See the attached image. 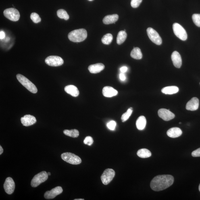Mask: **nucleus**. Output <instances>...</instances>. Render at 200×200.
Masks as SVG:
<instances>
[{
	"label": "nucleus",
	"mask_w": 200,
	"mask_h": 200,
	"mask_svg": "<svg viewBox=\"0 0 200 200\" xmlns=\"http://www.w3.org/2000/svg\"><path fill=\"white\" fill-rule=\"evenodd\" d=\"M88 1H93V0H88Z\"/></svg>",
	"instance_id": "45"
},
{
	"label": "nucleus",
	"mask_w": 200,
	"mask_h": 200,
	"mask_svg": "<svg viewBox=\"0 0 200 200\" xmlns=\"http://www.w3.org/2000/svg\"><path fill=\"white\" fill-rule=\"evenodd\" d=\"M128 70L127 67L126 66H123L120 69V71L121 73H124L126 72Z\"/></svg>",
	"instance_id": "37"
},
{
	"label": "nucleus",
	"mask_w": 200,
	"mask_h": 200,
	"mask_svg": "<svg viewBox=\"0 0 200 200\" xmlns=\"http://www.w3.org/2000/svg\"><path fill=\"white\" fill-rule=\"evenodd\" d=\"M102 93L106 97L111 98L118 95V92L110 86H105L102 90Z\"/></svg>",
	"instance_id": "17"
},
{
	"label": "nucleus",
	"mask_w": 200,
	"mask_h": 200,
	"mask_svg": "<svg viewBox=\"0 0 200 200\" xmlns=\"http://www.w3.org/2000/svg\"><path fill=\"white\" fill-rule=\"evenodd\" d=\"M192 18L196 25L200 27V14H194L192 15Z\"/></svg>",
	"instance_id": "32"
},
{
	"label": "nucleus",
	"mask_w": 200,
	"mask_h": 200,
	"mask_svg": "<svg viewBox=\"0 0 200 200\" xmlns=\"http://www.w3.org/2000/svg\"><path fill=\"white\" fill-rule=\"evenodd\" d=\"M182 132L180 128L174 127L170 129L167 132V135L170 138H176L182 135Z\"/></svg>",
	"instance_id": "19"
},
{
	"label": "nucleus",
	"mask_w": 200,
	"mask_h": 200,
	"mask_svg": "<svg viewBox=\"0 0 200 200\" xmlns=\"http://www.w3.org/2000/svg\"><path fill=\"white\" fill-rule=\"evenodd\" d=\"M161 91L162 93L166 95H172L177 93L179 91V88L176 86H168L163 88Z\"/></svg>",
	"instance_id": "23"
},
{
	"label": "nucleus",
	"mask_w": 200,
	"mask_h": 200,
	"mask_svg": "<svg viewBox=\"0 0 200 200\" xmlns=\"http://www.w3.org/2000/svg\"><path fill=\"white\" fill-rule=\"evenodd\" d=\"M65 91L72 97H77L80 94L79 90L76 86L73 85H69L65 88Z\"/></svg>",
	"instance_id": "20"
},
{
	"label": "nucleus",
	"mask_w": 200,
	"mask_h": 200,
	"mask_svg": "<svg viewBox=\"0 0 200 200\" xmlns=\"http://www.w3.org/2000/svg\"><path fill=\"white\" fill-rule=\"evenodd\" d=\"M116 125V122L115 121L111 120L107 123V126L109 129L111 130H115Z\"/></svg>",
	"instance_id": "35"
},
{
	"label": "nucleus",
	"mask_w": 200,
	"mask_h": 200,
	"mask_svg": "<svg viewBox=\"0 0 200 200\" xmlns=\"http://www.w3.org/2000/svg\"><path fill=\"white\" fill-rule=\"evenodd\" d=\"M46 64L51 66H58L63 64L64 61L61 57L57 56H50L46 58Z\"/></svg>",
	"instance_id": "10"
},
{
	"label": "nucleus",
	"mask_w": 200,
	"mask_h": 200,
	"mask_svg": "<svg viewBox=\"0 0 200 200\" xmlns=\"http://www.w3.org/2000/svg\"><path fill=\"white\" fill-rule=\"evenodd\" d=\"M147 33L150 40L153 43L157 45H161L162 43V39L158 33L153 29L149 28L147 29Z\"/></svg>",
	"instance_id": "9"
},
{
	"label": "nucleus",
	"mask_w": 200,
	"mask_h": 200,
	"mask_svg": "<svg viewBox=\"0 0 200 200\" xmlns=\"http://www.w3.org/2000/svg\"><path fill=\"white\" fill-rule=\"evenodd\" d=\"M105 66L102 63H98L91 65L88 67V70L92 74H97L103 70L105 68Z\"/></svg>",
	"instance_id": "18"
},
{
	"label": "nucleus",
	"mask_w": 200,
	"mask_h": 200,
	"mask_svg": "<svg viewBox=\"0 0 200 200\" xmlns=\"http://www.w3.org/2000/svg\"><path fill=\"white\" fill-rule=\"evenodd\" d=\"M5 36V32L3 31H1L0 32V39H4Z\"/></svg>",
	"instance_id": "39"
},
{
	"label": "nucleus",
	"mask_w": 200,
	"mask_h": 200,
	"mask_svg": "<svg viewBox=\"0 0 200 200\" xmlns=\"http://www.w3.org/2000/svg\"><path fill=\"white\" fill-rule=\"evenodd\" d=\"M48 175H51V173L48 172Z\"/></svg>",
	"instance_id": "43"
},
{
	"label": "nucleus",
	"mask_w": 200,
	"mask_h": 200,
	"mask_svg": "<svg viewBox=\"0 0 200 200\" xmlns=\"http://www.w3.org/2000/svg\"><path fill=\"white\" fill-rule=\"evenodd\" d=\"M21 122L23 125L28 126L35 124L36 120L35 117L30 115H25L21 118Z\"/></svg>",
	"instance_id": "14"
},
{
	"label": "nucleus",
	"mask_w": 200,
	"mask_h": 200,
	"mask_svg": "<svg viewBox=\"0 0 200 200\" xmlns=\"http://www.w3.org/2000/svg\"><path fill=\"white\" fill-rule=\"evenodd\" d=\"M84 199H75L74 200H84Z\"/></svg>",
	"instance_id": "42"
},
{
	"label": "nucleus",
	"mask_w": 200,
	"mask_h": 200,
	"mask_svg": "<svg viewBox=\"0 0 200 200\" xmlns=\"http://www.w3.org/2000/svg\"><path fill=\"white\" fill-rule=\"evenodd\" d=\"M48 175L45 171H42L34 176L31 182V185L33 187H36L39 184L47 180Z\"/></svg>",
	"instance_id": "5"
},
{
	"label": "nucleus",
	"mask_w": 200,
	"mask_h": 200,
	"mask_svg": "<svg viewBox=\"0 0 200 200\" xmlns=\"http://www.w3.org/2000/svg\"><path fill=\"white\" fill-rule=\"evenodd\" d=\"M173 30L175 35L180 40L184 41L187 39V34L185 30L178 23H175L173 24Z\"/></svg>",
	"instance_id": "6"
},
{
	"label": "nucleus",
	"mask_w": 200,
	"mask_h": 200,
	"mask_svg": "<svg viewBox=\"0 0 200 200\" xmlns=\"http://www.w3.org/2000/svg\"><path fill=\"white\" fill-rule=\"evenodd\" d=\"M3 150L2 148L1 147V146H0V155H1L2 153H3Z\"/></svg>",
	"instance_id": "40"
},
{
	"label": "nucleus",
	"mask_w": 200,
	"mask_h": 200,
	"mask_svg": "<svg viewBox=\"0 0 200 200\" xmlns=\"http://www.w3.org/2000/svg\"><path fill=\"white\" fill-rule=\"evenodd\" d=\"M115 171L111 169H107L104 171L101 176V180L102 183L107 185L111 182L115 176Z\"/></svg>",
	"instance_id": "8"
},
{
	"label": "nucleus",
	"mask_w": 200,
	"mask_h": 200,
	"mask_svg": "<svg viewBox=\"0 0 200 200\" xmlns=\"http://www.w3.org/2000/svg\"><path fill=\"white\" fill-rule=\"evenodd\" d=\"M3 14L5 17L11 21L16 22L20 20V13L17 9L14 8H10L5 9L3 11Z\"/></svg>",
	"instance_id": "7"
},
{
	"label": "nucleus",
	"mask_w": 200,
	"mask_h": 200,
	"mask_svg": "<svg viewBox=\"0 0 200 200\" xmlns=\"http://www.w3.org/2000/svg\"></svg>",
	"instance_id": "47"
},
{
	"label": "nucleus",
	"mask_w": 200,
	"mask_h": 200,
	"mask_svg": "<svg viewBox=\"0 0 200 200\" xmlns=\"http://www.w3.org/2000/svg\"><path fill=\"white\" fill-rule=\"evenodd\" d=\"M9 40H10V38H9V37H7V38L6 39V41H8Z\"/></svg>",
	"instance_id": "41"
},
{
	"label": "nucleus",
	"mask_w": 200,
	"mask_h": 200,
	"mask_svg": "<svg viewBox=\"0 0 200 200\" xmlns=\"http://www.w3.org/2000/svg\"><path fill=\"white\" fill-rule=\"evenodd\" d=\"M120 80L122 81H124L126 80V76H125L124 73H121L120 75Z\"/></svg>",
	"instance_id": "38"
},
{
	"label": "nucleus",
	"mask_w": 200,
	"mask_h": 200,
	"mask_svg": "<svg viewBox=\"0 0 200 200\" xmlns=\"http://www.w3.org/2000/svg\"><path fill=\"white\" fill-rule=\"evenodd\" d=\"M61 157L63 160L71 164L78 165L82 162L80 157L74 153L65 152L62 153Z\"/></svg>",
	"instance_id": "4"
},
{
	"label": "nucleus",
	"mask_w": 200,
	"mask_h": 200,
	"mask_svg": "<svg viewBox=\"0 0 200 200\" xmlns=\"http://www.w3.org/2000/svg\"><path fill=\"white\" fill-rule=\"evenodd\" d=\"M17 80L19 82L30 92L33 93H36L38 92L37 88L34 84L22 75L18 74L16 75Z\"/></svg>",
	"instance_id": "3"
},
{
	"label": "nucleus",
	"mask_w": 200,
	"mask_h": 200,
	"mask_svg": "<svg viewBox=\"0 0 200 200\" xmlns=\"http://www.w3.org/2000/svg\"><path fill=\"white\" fill-rule=\"evenodd\" d=\"M171 59L174 66L177 68H180L182 66V60L179 53L176 51L173 52L171 55Z\"/></svg>",
	"instance_id": "16"
},
{
	"label": "nucleus",
	"mask_w": 200,
	"mask_h": 200,
	"mask_svg": "<svg viewBox=\"0 0 200 200\" xmlns=\"http://www.w3.org/2000/svg\"><path fill=\"white\" fill-rule=\"evenodd\" d=\"M192 155L194 157H200V148L192 152Z\"/></svg>",
	"instance_id": "36"
},
{
	"label": "nucleus",
	"mask_w": 200,
	"mask_h": 200,
	"mask_svg": "<svg viewBox=\"0 0 200 200\" xmlns=\"http://www.w3.org/2000/svg\"><path fill=\"white\" fill-rule=\"evenodd\" d=\"M30 18L34 23H39L41 20V18H40L39 15L36 13H32L30 15Z\"/></svg>",
	"instance_id": "31"
},
{
	"label": "nucleus",
	"mask_w": 200,
	"mask_h": 200,
	"mask_svg": "<svg viewBox=\"0 0 200 200\" xmlns=\"http://www.w3.org/2000/svg\"><path fill=\"white\" fill-rule=\"evenodd\" d=\"M137 154L138 157L142 158H148L152 155L151 152L149 150L145 148L138 150Z\"/></svg>",
	"instance_id": "25"
},
{
	"label": "nucleus",
	"mask_w": 200,
	"mask_h": 200,
	"mask_svg": "<svg viewBox=\"0 0 200 200\" xmlns=\"http://www.w3.org/2000/svg\"><path fill=\"white\" fill-rule=\"evenodd\" d=\"M174 182V177L170 175H159L152 180L150 186L154 191H159L170 187Z\"/></svg>",
	"instance_id": "1"
},
{
	"label": "nucleus",
	"mask_w": 200,
	"mask_h": 200,
	"mask_svg": "<svg viewBox=\"0 0 200 200\" xmlns=\"http://www.w3.org/2000/svg\"><path fill=\"white\" fill-rule=\"evenodd\" d=\"M63 133L66 136L74 138H77L80 134L79 131L75 129L65 130H63Z\"/></svg>",
	"instance_id": "27"
},
{
	"label": "nucleus",
	"mask_w": 200,
	"mask_h": 200,
	"mask_svg": "<svg viewBox=\"0 0 200 200\" xmlns=\"http://www.w3.org/2000/svg\"><path fill=\"white\" fill-rule=\"evenodd\" d=\"M133 112V108L132 107L129 109L126 112L124 113L121 117V120L122 122H125L128 120Z\"/></svg>",
	"instance_id": "30"
},
{
	"label": "nucleus",
	"mask_w": 200,
	"mask_h": 200,
	"mask_svg": "<svg viewBox=\"0 0 200 200\" xmlns=\"http://www.w3.org/2000/svg\"><path fill=\"white\" fill-rule=\"evenodd\" d=\"M113 36L110 34H107L104 35L102 39V42L105 45H109L110 44L113 40Z\"/></svg>",
	"instance_id": "29"
},
{
	"label": "nucleus",
	"mask_w": 200,
	"mask_h": 200,
	"mask_svg": "<svg viewBox=\"0 0 200 200\" xmlns=\"http://www.w3.org/2000/svg\"><path fill=\"white\" fill-rule=\"evenodd\" d=\"M146 124L147 120L145 117L143 116L139 117L136 120V126L138 130H143L145 127Z\"/></svg>",
	"instance_id": "22"
},
{
	"label": "nucleus",
	"mask_w": 200,
	"mask_h": 200,
	"mask_svg": "<svg viewBox=\"0 0 200 200\" xmlns=\"http://www.w3.org/2000/svg\"><path fill=\"white\" fill-rule=\"evenodd\" d=\"M84 143L89 146H91L93 142V138L91 136H88L84 140Z\"/></svg>",
	"instance_id": "33"
},
{
	"label": "nucleus",
	"mask_w": 200,
	"mask_h": 200,
	"mask_svg": "<svg viewBox=\"0 0 200 200\" xmlns=\"http://www.w3.org/2000/svg\"><path fill=\"white\" fill-rule=\"evenodd\" d=\"M142 0H131V5L133 8H137L142 3Z\"/></svg>",
	"instance_id": "34"
},
{
	"label": "nucleus",
	"mask_w": 200,
	"mask_h": 200,
	"mask_svg": "<svg viewBox=\"0 0 200 200\" xmlns=\"http://www.w3.org/2000/svg\"><path fill=\"white\" fill-rule=\"evenodd\" d=\"M130 56L132 58L136 59H140L142 57V54L139 48L134 47L130 53Z\"/></svg>",
	"instance_id": "24"
},
{
	"label": "nucleus",
	"mask_w": 200,
	"mask_h": 200,
	"mask_svg": "<svg viewBox=\"0 0 200 200\" xmlns=\"http://www.w3.org/2000/svg\"><path fill=\"white\" fill-rule=\"evenodd\" d=\"M158 115L160 118L165 121H170L175 117L174 113L171 112L170 109H161L158 111Z\"/></svg>",
	"instance_id": "11"
},
{
	"label": "nucleus",
	"mask_w": 200,
	"mask_h": 200,
	"mask_svg": "<svg viewBox=\"0 0 200 200\" xmlns=\"http://www.w3.org/2000/svg\"><path fill=\"white\" fill-rule=\"evenodd\" d=\"M15 183L14 180L11 177L7 178L4 184V188L6 192L11 195L14 192L15 189Z\"/></svg>",
	"instance_id": "12"
},
{
	"label": "nucleus",
	"mask_w": 200,
	"mask_h": 200,
	"mask_svg": "<svg viewBox=\"0 0 200 200\" xmlns=\"http://www.w3.org/2000/svg\"><path fill=\"white\" fill-rule=\"evenodd\" d=\"M199 191L200 192V184L199 186Z\"/></svg>",
	"instance_id": "44"
},
{
	"label": "nucleus",
	"mask_w": 200,
	"mask_h": 200,
	"mask_svg": "<svg viewBox=\"0 0 200 200\" xmlns=\"http://www.w3.org/2000/svg\"><path fill=\"white\" fill-rule=\"evenodd\" d=\"M199 107V99L197 98L194 97L186 104V108L187 110L195 111L198 109Z\"/></svg>",
	"instance_id": "15"
},
{
	"label": "nucleus",
	"mask_w": 200,
	"mask_h": 200,
	"mask_svg": "<svg viewBox=\"0 0 200 200\" xmlns=\"http://www.w3.org/2000/svg\"><path fill=\"white\" fill-rule=\"evenodd\" d=\"M87 37V32L84 29L75 30L69 34V40L74 42H80L84 41Z\"/></svg>",
	"instance_id": "2"
},
{
	"label": "nucleus",
	"mask_w": 200,
	"mask_h": 200,
	"mask_svg": "<svg viewBox=\"0 0 200 200\" xmlns=\"http://www.w3.org/2000/svg\"><path fill=\"white\" fill-rule=\"evenodd\" d=\"M179 124H181V122H180V123H179Z\"/></svg>",
	"instance_id": "46"
},
{
	"label": "nucleus",
	"mask_w": 200,
	"mask_h": 200,
	"mask_svg": "<svg viewBox=\"0 0 200 200\" xmlns=\"http://www.w3.org/2000/svg\"><path fill=\"white\" fill-rule=\"evenodd\" d=\"M119 16L117 14L108 15L104 18L103 22L104 24L106 25L113 24L116 22Z\"/></svg>",
	"instance_id": "21"
},
{
	"label": "nucleus",
	"mask_w": 200,
	"mask_h": 200,
	"mask_svg": "<svg viewBox=\"0 0 200 200\" xmlns=\"http://www.w3.org/2000/svg\"><path fill=\"white\" fill-rule=\"evenodd\" d=\"M63 192L62 188L61 186H57L50 191L46 192L44 194V197L46 199H53L57 195H60Z\"/></svg>",
	"instance_id": "13"
},
{
	"label": "nucleus",
	"mask_w": 200,
	"mask_h": 200,
	"mask_svg": "<svg viewBox=\"0 0 200 200\" xmlns=\"http://www.w3.org/2000/svg\"><path fill=\"white\" fill-rule=\"evenodd\" d=\"M57 16L61 19H64L65 20H68L70 18V16L66 11L64 9H59L57 11Z\"/></svg>",
	"instance_id": "28"
},
{
	"label": "nucleus",
	"mask_w": 200,
	"mask_h": 200,
	"mask_svg": "<svg viewBox=\"0 0 200 200\" xmlns=\"http://www.w3.org/2000/svg\"><path fill=\"white\" fill-rule=\"evenodd\" d=\"M126 33L124 30L120 31L119 32L117 37V43L118 45H121L124 43L126 39Z\"/></svg>",
	"instance_id": "26"
}]
</instances>
